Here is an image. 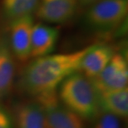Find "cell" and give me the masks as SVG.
<instances>
[{
  "mask_svg": "<svg viewBox=\"0 0 128 128\" xmlns=\"http://www.w3.org/2000/svg\"><path fill=\"white\" fill-rule=\"evenodd\" d=\"M91 47L35 58L22 72L20 88L35 99L58 92V86L66 78L80 72L82 58Z\"/></svg>",
  "mask_w": 128,
  "mask_h": 128,
  "instance_id": "cell-1",
  "label": "cell"
},
{
  "mask_svg": "<svg viewBox=\"0 0 128 128\" xmlns=\"http://www.w3.org/2000/svg\"><path fill=\"white\" fill-rule=\"evenodd\" d=\"M60 102L84 121H93L101 113L98 93L91 80L80 72L72 74L59 86Z\"/></svg>",
  "mask_w": 128,
  "mask_h": 128,
  "instance_id": "cell-2",
  "label": "cell"
},
{
  "mask_svg": "<svg viewBox=\"0 0 128 128\" xmlns=\"http://www.w3.org/2000/svg\"><path fill=\"white\" fill-rule=\"evenodd\" d=\"M127 0H97L88 9L86 22L92 29L111 31L126 18Z\"/></svg>",
  "mask_w": 128,
  "mask_h": 128,
  "instance_id": "cell-3",
  "label": "cell"
},
{
  "mask_svg": "<svg viewBox=\"0 0 128 128\" xmlns=\"http://www.w3.org/2000/svg\"><path fill=\"white\" fill-rule=\"evenodd\" d=\"M35 100L44 111L48 128H86L84 120L64 106L58 92Z\"/></svg>",
  "mask_w": 128,
  "mask_h": 128,
  "instance_id": "cell-4",
  "label": "cell"
},
{
  "mask_svg": "<svg viewBox=\"0 0 128 128\" xmlns=\"http://www.w3.org/2000/svg\"><path fill=\"white\" fill-rule=\"evenodd\" d=\"M90 80L97 93L126 88L128 83L126 58L123 54L115 53L103 70Z\"/></svg>",
  "mask_w": 128,
  "mask_h": 128,
  "instance_id": "cell-5",
  "label": "cell"
},
{
  "mask_svg": "<svg viewBox=\"0 0 128 128\" xmlns=\"http://www.w3.org/2000/svg\"><path fill=\"white\" fill-rule=\"evenodd\" d=\"M33 18L28 15L9 22V47L14 57L19 62L31 58V38Z\"/></svg>",
  "mask_w": 128,
  "mask_h": 128,
  "instance_id": "cell-6",
  "label": "cell"
},
{
  "mask_svg": "<svg viewBox=\"0 0 128 128\" xmlns=\"http://www.w3.org/2000/svg\"><path fill=\"white\" fill-rule=\"evenodd\" d=\"M78 4V0H39L35 12L46 22L63 24L73 17Z\"/></svg>",
  "mask_w": 128,
  "mask_h": 128,
  "instance_id": "cell-7",
  "label": "cell"
},
{
  "mask_svg": "<svg viewBox=\"0 0 128 128\" xmlns=\"http://www.w3.org/2000/svg\"><path fill=\"white\" fill-rule=\"evenodd\" d=\"M12 119L17 128H48L44 111L36 100L18 104Z\"/></svg>",
  "mask_w": 128,
  "mask_h": 128,
  "instance_id": "cell-8",
  "label": "cell"
},
{
  "mask_svg": "<svg viewBox=\"0 0 128 128\" xmlns=\"http://www.w3.org/2000/svg\"><path fill=\"white\" fill-rule=\"evenodd\" d=\"M59 37L57 28L42 24L33 25L31 38V58H37L50 54Z\"/></svg>",
  "mask_w": 128,
  "mask_h": 128,
  "instance_id": "cell-9",
  "label": "cell"
},
{
  "mask_svg": "<svg viewBox=\"0 0 128 128\" xmlns=\"http://www.w3.org/2000/svg\"><path fill=\"white\" fill-rule=\"evenodd\" d=\"M115 54L112 47L107 45H92L81 63L80 71L89 79L95 78L103 70Z\"/></svg>",
  "mask_w": 128,
  "mask_h": 128,
  "instance_id": "cell-10",
  "label": "cell"
},
{
  "mask_svg": "<svg viewBox=\"0 0 128 128\" xmlns=\"http://www.w3.org/2000/svg\"><path fill=\"white\" fill-rule=\"evenodd\" d=\"M102 112L125 118L128 116V88L98 93Z\"/></svg>",
  "mask_w": 128,
  "mask_h": 128,
  "instance_id": "cell-11",
  "label": "cell"
},
{
  "mask_svg": "<svg viewBox=\"0 0 128 128\" xmlns=\"http://www.w3.org/2000/svg\"><path fill=\"white\" fill-rule=\"evenodd\" d=\"M14 75V57L8 41L0 38V101L11 90Z\"/></svg>",
  "mask_w": 128,
  "mask_h": 128,
  "instance_id": "cell-12",
  "label": "cell"
},
{
  "mask_svg": "<svg viewBox=\"0 0 128 128\" xmlns=\"http://www.w3.org/2000/svg\"><path fill=\"white\" fill-rule=\"evenodd\" d=\"M39 0H2V11L9 22L32 15L37 9Z\"/></svg>",
  "mask_w": 128,
  "mask_h": 128,
  "instance_id": "cell-13",
  "label": "cell"
},
{
  "mask_svg": "<svg viewBox=\"0 0 128 128\" xmlns=\"http://www.w3.org/2000/svg\"><path fill=\"white\" fill-rule=\"evenodd\" d=\"M96 120L94 128H121L118 117L112 114L101 112Z\"/></svg>",
  "mask_w": 128,
  "mask_h": 128,
  "instance_id": "cell-14",
  "label": "cell"
},
{
  "mask_svg": "<svg viewBox=\"0 0 128 128\" xmlns=\"http://www.w3.org/2000/svg\"><path fill=\"white\" fill-rule=\"evenodd\" d=\"M14 119L9 112L0 105V128H14Z\"/></svg>",
  "mask_w": 128,
  "mask_h": 128,
  "instance_id": "cell-15",
  "label": "cell"
},
{
  "mask_svg": "<svg viewBox=\"0 0 128 128\" xmlns=\"http://www.w3.org/2000/svg\"><path fill=\"white\" fill-rule=\"evenodd\" d=\"M96 1L97 0H78V2L82 5H91Z\"/></svg>",
  "mask_w": 128,
  "mask_h": 128,
  "instance_id": "cell-16",
  "label": "cell"
}]
</instances>
